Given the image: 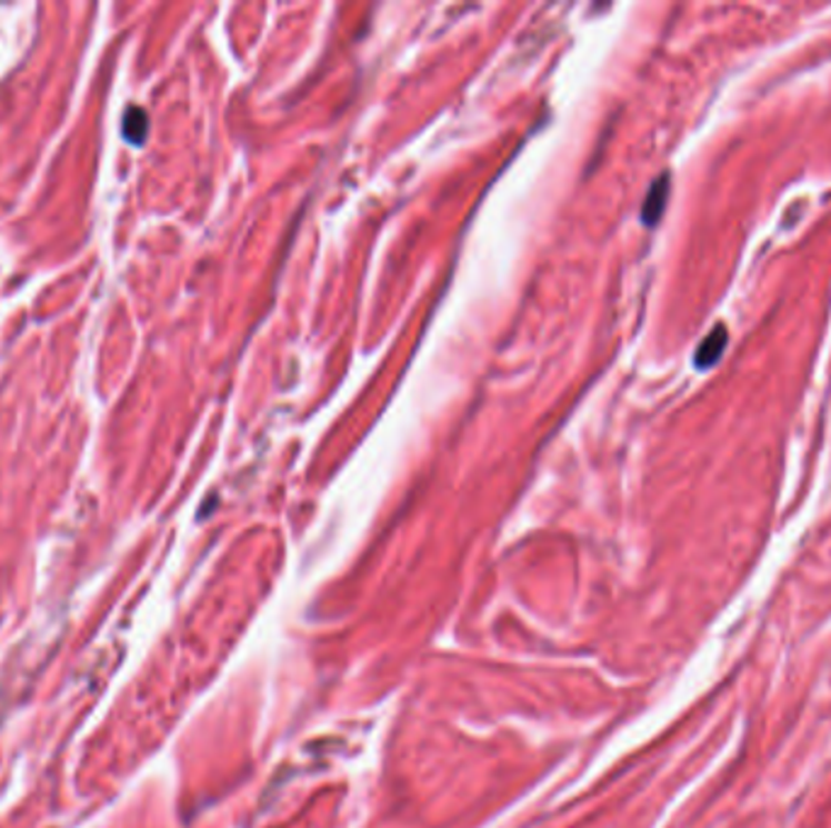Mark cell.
<instances>
[{
	"instance_id": "6da1fadb",
	"label": "cell",
	"mask_w": 831,
	"mask_h": 828,
	"mask_svg": "<svg viewBox=\"0 0 831 828\" xmlns=\"http://www.w3.org/2000/svg\"><path fill=\"white\" fill-rule=\"evenodd\" d=\"M669 190H671L669 173L657 178L654 186L649 188L647 200L642 204V221L647 223V227H654V223H659L661 215H664L667 202H669Z\"/></svg>"
},
{
	"instance_id": "7a4b0ae2",
	"label": "cell",
	"mask_w": 831,
	"mask_h": 828,
	"mask_svg": "<svg viewBox=\"0 0 831 828\" xmlns=\"http://www.w3.org/2000/svg\"><path fill=\"white\" fill-rule=\"evenodd\" d=\"M727 340H730V336H727V328L722 323H718L708 333V338L703 340V343L698 346V352H695V367H698V370H710V367L722 358V352L727 348Z\"/></svg>"
},
{
	"instance_id": "3957f363",
	"label": "cell",
	"mask_w": 831,
	"mask_h": 828,
	"mask_svg": "<svg viewBox=\"0 0 831 828\" xmlns=\"http://www.w3.org/2000/svg\"><path fill=\"white\" fill-rule=\"evenodd\" d=\"M147 127H149L147 114L141 112L139 108H134V110H129V112H127V120H124V134H127L129 141H134V143H141V141H144V137H147Z\"/></svg>"
}]
</instances>
